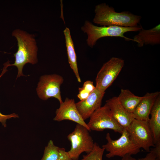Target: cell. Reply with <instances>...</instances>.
Wrapping results in <instances>:
<instances>
[{
  "label": "cell",
  "mask_w": 160,
  "mask_h": 160,
  "mask_svg": "<svg viewBox=\"0 0 160 160\" xmlns=\"http://www.w3.org/2000/svg\"><path fill=\"white\" fill-rule=\"evenodd\" d=\"M12 35L17 40L18 49L14 54L15 59L14 63L10 64L9 66H15L17 68V78L24 76L23 73V69L25 64L37 63L38 48L34 35L20 29L13 30Z\"/></svg>",
  "instance_id": "6da1fadb"
},
{
  "label": "cell",
  "mask_w": 160,
  "mask_h": 160,
  "mask_svg": "<svg viewBox=\"0 0 160 160\" xmlns=\"http://www.w3.org/2000/svg\"><path fill=\"white\" fill-rule=\"evenodd\" d=\"M93 22L103 26L132 27L138 26L141 19L140 15L128 11L117 12L105 3L95 7Z\"/></svg>",
  "instance_id": "7a4b0ae2"
},
{
  "label": "cell",
  "mask_w": 160,
  "mask_h": 160,
  "mask_svg": "<svg viewBox=\"0 0 160 160\" xmlns=\"http://www.w3.org/2000/svg\"><path fill=\"white\" fill-rule=\"evenodd\" d=\"M142 27L137 26L132 27L117 26H98L86 20L81 27V30L87 36V42L88 45L92 48L97 41L101 38L107 37H120L126 40H132V39L126 37L124 34L127 32L140 31Z\"/></svg>",
  "instance_id": "3957f363"
},
{
  "label": "cell",
  "mask_w": 160,
  "mask_h": 160,
  "mask_svg": "<svg viewBox=\"0 0 160 160\" xmlns=\"http://www.w3.org/2000/svg\"><path fill=\"white\" fill-rule=\"evenodd\" d=\"M89 132L84 126L77 124L73 131L68 135L71 144V149L68 152L74 160H78L82 153H88L92 150L94 143Z\"/></svg>",
  "instance_id": "277c9868"
},
{
  "label": "cell",
  "mask_w": 160,
  "mask_h": 160,
  "mask_svg": "<svg viewBox=\"0 0 160 160\" xmlns=\"http://www.w3.org/2000/svg\"><path fill=\"white\" fill-rule=\"evenodd\" d=\"M121 135L116 140L112 139L110 134L107 133L105 138L107 141L102 148L108 152L106 156L110 158L115 156L123 157L127 155H135L140 152V148L130 140L126 129H124Z\"/></svg>",
  "instance_id": "5b68a950"
},
{
  "label": "cell",
  "mask_w": 160,
  "mask_h": 160,
  "mask_svg": "<svg viewBox=\"0 0 160 160\" xmlns=\"http://www.w3.org/2000/svg\"><path fill=\"white\" fill-rule=\"evenodd\" d=\"M89 118L87 124L90 130L102 131L109 129L121 134L123 131L124 128L114 118L106 104L96 110Z\"/></svg>",
  "instance_id": "8992f818"
},
{
  "label": "cell",
  "mask_w": 160,
  "mask_h": 160,
  "mask_svg": "<svg viewBox=\"0 0 160 160\" xmlns=\"http://www.w3.org/2000/svg\"><path fill=\"white\" fill-rule=\"evenodd\" d=\"M126 129L132 142L140 148L149 152L150 147H154L148 121L134 119Z\"/></svg>",
  "instance_id": "52a82bcc"
},
{
  "label": "cell",
  "mask_w": 160,
  "mask_h": 160,
  "mask_svg": "<svg viewBox=\"0 0 160 160\" xmlns=\"http://www.w3.org/2000/svg\"><path fill=\"white\" fill-rule=\"evenodd\" d=\"M124 65L123 60L111 58L105 63L97 74L95 87L105 92L116 79Z\"/></svg>",
  "instance_id": "ba28073f"
},
{
  "label": "cell",
  "mask_w": 160,
  "mask_h": 160,
  "mask_svg": "<svg viewBox=\"0 0 160 160\" xmlns=\"http://www.w3.org/2000/svg\"><path fill=\"white\" fill-rule=\"evenodd\" d=\"M63 77L56 74L41 76L36 89L37 95L41 99L46 100L54 97L60 104L63 101L61 96L60 87L64 81Z\"/></svg>",
  "instance_id": "9c48e42d"
},
{
  "label": "cell",
  "mask_w": 160,
  "mask_h": 160,
  "mask_svg": "<svg viewBox=\"0 0 160 160\" xmlns=\"http://www.w3.org/2000/svg\"><path fill=\"white\" fill-rule=\"evenodd\" d=\"M55 114L54 121L70 120L84 126L89 131H91L78 111L73 99L66 97L64 101L60 104V107L56 110Z\"/></svg>",
  "instance_id": "30bf717a"
},
{
  "label": "cell",
  "mask_w": 160,
  "mask_h": 160,
  "mask_svg": "<svg viewBox=\"0 0 160 160\" xmlns=\"http://www.w3.org/2000/svg\"><path fill=\"white\" fill-rule=\"evenodd\" d=\"M105 93L95 87L86 98L76 103L77 108L84 120L90 118L101 106Z\"/></svg>",
  "instance_id": "8fae6325"
},
{
  "label": "cell",
  "mask_w": 160,
  "mask_h": 160,
  "mask_svg": "<svg viewBox=\"0 0 160 160\" xmlns=\"http://www.w3.org/2000/svg\"><path fill=\"white\" fill-rule=\"evenodd\" d=\"M105 104L115 120L124 129H127L135 119L133 114L128 112L124 108L117 97L107 100Z\"/></svg>",
  "instance_id": "7c38bea8"
},
{
  "label": "cell",
  "mask_w": 160,
  "mask_h": 160,
  "mask_svg": "<svg viewBox=\"0 0 160 160\" xmlns=\"http://www.w3.org/2000/svg\"><path fill=\"white\" fill-rule=\"evenodd\" d=\"M160 92L147 93L144 96L132 113L135 119L148 121L154 103Z\"/></svg>",
  "instance_id": "4fadbf2b"
},
{
  "label": "cell",
  "mask_w": 160,
  "mask_h": 160,
  "mask_svg": "<svg viewBox=\"0 0 160 160\" xmlns=\"http://www.w3.org/2000/svg\"><path fill=\"white\" fill-rule=\"evenodd\" d=\"M132 39L133 41L137 43L138 46L140 47L144 45L160 44V24L149 29H145L142 28Z\"/></svg>",
  "instance_id": "5bb4252c"
},
{
  "label": "cell",
  "mask_w": 160,
  "mask_h": 160,
  "mask_svg": "<svg viewBox=\"0 0 160 160\" xmlns=\"http://www.w3.org/2000/svg\"><path fill=\"white\" fill-rule=\"evenodd\" d=\"M148 121L155 145L160 142V94L156 99L151 109Z\"/></svg>",
  "instance_id": "9a60e30c"
},
{
  "label": "cell",
  "mask_w": 160,
  "mask_h": 160,
  "mask_svg": "<svg viewBox=\"0 0 160 160\" xmlns=\"http://www.w3.org/2000/svg\"><path fill=\"white\" fill-rule=\"evenodd\" d=\"M68 62L70 67L72 70L79 82L81 80L79 73L77 62V57L74 46L72 40L69 29L66 28L63 31Z\"/></svg>",
  "instance_id": "2e32d148"
},
{
  "label": "cell",
  "mask_w": 160,
  "mask_h": 160,
  "mask_svg": "<svg viewBox=\"0 0 160 160\" xmlns=\"http://www.w3.org/2000/svg\"><path fill=\"white\" fill-rule=\"evenodd\" d=\"M117 97L124 108L128 112L132 113L143 98V96H136L128 89H121Z\"/></svg>",
  "instance_id": "e0dca14e"
},
{
  "label": "cell",
  "mask_w": 160,
  "mask_h": 160,
  "mask_svg": "<svg viewBox=\"0 0 160 160\" xmlns=\"http://www.w3.org/2000/svg\"><path fill=\"white\" fill-rule=\"evenodd\" d=\"M59 147L55 146L50 140L45 148L44 154L41 160H56L59 155Z\"/></svg>",
  "instance_id": "ac0fdd59"
},
{
  "label": "cell",
  "mask_w": 160,
  "mask_h": 160,
  "mask_svg": "<svg viewBox=\"0 0 160 160\" xmlns=\"http://www.w3.org/2000/svg\"><path fill=\"white\" fill-rule=\"evenodd\" d=\"M105 149L101 148L96 142L94 143L92 150L85 155L83 156L80 160H103V156Z\"/></svg>",
  "instance_id": "d6986e66"
},
{
  "label": "cell",
  "mask_w": 160,
  "mask_h": 160,
  "mask_svg": "<svg viewBox=\"0 0 160 160\" xmlns=\"http://www.w3.org/2000/svg\"><path fill=\"white\" fill-rule=\"evenodd\" d=\"M95 88L93 81L90 80L85 81L82 87L79 88V93L77 96L78 97L80 101L84 100L89 96Z\"/></svg>",
  "instance_id": "ffe728a7"
},
{
  "label": "cell",
  "mask_w": 160,
  "mask_h": 160,
  "mask_svg": "<svg viewBox=\"0 0 160 160\" xmlns=\"http://www.w3.org/2000/svg\"><path fill=\"white\" fill-rule=\"evenodd\" d=\"M8 67V65L7 64H4V67L2 72L0 75V78L7 71V68ZM18 117V115L15 113L6 115L2 114L0 112V122L2 124V125L4 127H7L6 121L7 119L12 118H15Z\"/></svg>",
  "instance_id": "44dd1931"
},
{
  "label": "cell",
  "mask_w": 160,
  "mask_h": 160,
  "mask_svg": "<svg viewBox=\"0 0 160 160\" xmlns=\"http://www.w3.org/2000/svg\"><path fill=\"white\" fill-rule=\"evenodd\" d=\"M56 160H74L70 156L68 152L64 148H60L59 155Z\"/></svg>",
  "instance_id": "7402d4cb"
},
{
  "label": "cell",
  "mask_w": 160,
  "mask_h": 160,
  "mask_svg": "<svg viewBox=\"0 0 160 160\" xmlns=\"http://www.w3.org/2000/svg\"><path fill=\"white\" fill-rule=\"evenodd\" d=\"M154 147V148L150 149V151L155 155L157 160H160V142L156 143Z\"/></svg>",
  "instance_id": "603a6c76"
},
{
  "label": "cell",
  "mask_w": 160,
  "mask_h": 160,
  "mask_svg": "<svg viewBox=\"0 0 160 160\" xmlns=\"http://www.w3.org/2000/svg\"><path fill=\"white\" fill-rule=\"evenodd\" d=\"M132 160H157L155 155L153 153L150 151L143 158L137 159L134 158Z\"/></svg>",
  "instance_id": "cb8c5ba5"
},
{
  "label": "cell",
  "mask_w": 160,
  "mask_h": 160,
  "mask_svg": "<svg viewBox=\"0 0 160 160\" xmlns=\"http://www.w3.org/2000/svg\"><path fill=\"white\" fill-rule=\"evenodd\" d=\"M134 158L131 155L128 154L122 157L121 160H132Z\"/></svg>",
  "instance_id": "d4e9b609"
}]
</instances>
